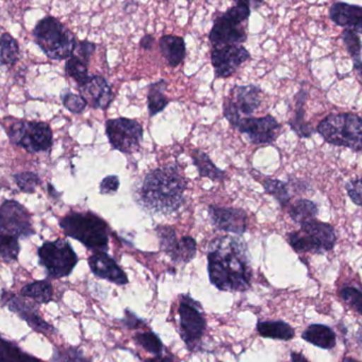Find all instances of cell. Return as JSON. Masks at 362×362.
<instances>
[{
    "mask_svg": "<svg viewBox=\"0 0 362 362\" xmlns=\"http://www.w3.org/2000/svg\"><path fill=\"white\" fill-rule=\"evenodd\" d=\"M0 362H42L23 352L14 342L0 336Z\"/></svg>",
    "mask_w": 362,
    "mask_h": 362,
    "instance_id": "cell-29",
    "label": "cell"
},
{
    "mask_svg": "<svg viewBox=\"0 0 362 362\" xmlns=\"http://www.w3.org/2000/svg\"><path fill=\"white\" fill-rule=\"evenodd\" d=\"M89 267L98 278L103 279L115 284H129V278L125 272L119 267L114 259L106 252H97L88 259Z\"/></svg>",
    "mask_w": 362,
    "mask_h": 362,
    "instance_id": "cell-20",
    "label": "cell"
},
{
    "mask_svg": "<svg viewBox=\"0 0 362 362\" xmlns=\"http://www.w3.org/2000/svg\"><path fill=\"white\" fill-rule=\"evenodd\" d=\"M257 331L263 338L274 340H288L295 337V329L285 321H259Z\"/></svg>",
    "mask_w": 362,
    "mask_h": 362,
    "instance_id": "cell-24",
    "label": "cell"
},
{
    "mask_svg": "<svg viewBox=\"0 0 362 362\" xmlns=\"http://www.w3.org/2000/svg\"><path fill=\"white\" fill-rule=\"evenodd\" d=\"M264 187L266 193L274 196L281 206H285L291 202V194H289L287 185L283 181L276 180H267L264 181Z\"/></svg>",
    "mask_w": 362,
    "mask_h": 362,
    "instance_id": "cell-36",
    "label": "cell"
},
{
    "mask_svg": "<svg viewBox=\"0 0 362 362\" xmlns=\"http://www.w3.org/2000/svg\"><path fill=\"white\" fill-rule=\"evenodd\" d=\"M246 243L240 236L223 235L209 245L208 272L211 284L221 291L250 288L252 268Z\"/></svg>",
    "mask_w": 362,
    "mask_h": 362,
    "instance_id": "cell-1",
    "label": "cell"
},
{
    "mask_svg": "<svg viewBox=\"0 0 362 362\" xmlns=\"http://www.w3.org/2000/svg\"><path fill=\"white\" fill-rule=\"evenodd\" d=\"M81 95L87 102V105L99 110H106L114 100L112 87L101 76H89L84 84L78 86Z\"/></svg>",
    "mask_w": 362,
    "mask_h": 362,
    "instance_id": "cell-19",
    "label": "cell"
},
{
    "mask_svg": "<svg viewBox=\"0 0 362 362\" xmlns=\"http://www.w3.org/2000/svg\"><path fill=\"white\" fill-rule=\"evenodd\" d=\"M38 257L40 265L52 279L69 276L78 262V255L69 243L64 240L42 244L38 249Z\"/></svg>",
    "mask_w": 362,
    "mask_h": 362,
    "instance_id": "cell-9",
    "label": "cell"
},
{
    "mask_svg": "<svg viewBox=\"0 0 362 362\" xmlns=\"http://www.w3.org/2000/svg\"><path fill=\"white\" fill-rule=\"evenodd\" d=\"M264 1H265V0H251V2H252V6L255 8H259V6L264 4Z\"/></svg>",
    "mask_w": 362,
    "mask_h": 362,
    "instance_id": "cell-50",
    "label": "cell"
},
{
    "mask_svg": "<svg viewBox=\"0 0 362 362\" xmlns=\"http://www.w3.org/2000/svg\"><path fill=\"white\" fill-rule=\"evenodd\" d=\"M119 187H120V180L118 176H107L100 183V192L101 194H114L118 191Z\"/></svg>",
    "mask_w": 362,
    "mask_h": 362,
    "instance_id": "cell-42",
    "label": "cell"
},
{
    "mask_svg": "<svg viewBox=\"0 0 362 362\" xmlns=\"http://www.w3.org/2000/svg\"><path fill=\"white\" fill-rule=\"evenodd\" d=\"M329 18L336 25L362 34V6L346 2H336L329 8Z\"/></svg>",
    "mask_w": 362,
    "mask_h": 362,
    "instance_id": "cell-21",
    "label": "cell"
},
{
    "mask_svg": "<svg viewBox=\"0 0 362 362\" xmlns=\"http://www.w3.org/2000/svg\"><path fill=\"white\" fill-rule=\"evenodd\" d=\"M291 362H310L300 353L291 352Z\"/></svg>",
    "mask_w": 362,
    "mask_h": 362,
    "instance_id": "cell-47",
    "label": "cell"
},
{
    "mask_svg": "<svg viewBox=\"0 0 362 362\" xmlns=\"http://www.w3.org/2000/svg\"><path fill=\"white\" fill-rule=\"evenodd\" d=\"M236 6H250L251 0H234Z\"/></svg>",
    "mask_w": 362,
    "mask_h": 362,
    "instance_id": "cell-49",
    "label": "cell"
},
{
    "mask_svg": "<svg viewBox=\"0 0 362 362\" xmlns=\"http://www.w3.org/2000/svg\"><path fill=\"white\" fill-rule=\"evenodd\" d=\"M337 242L335 229L329 223L314 218L301 223L299 231L288 234V243L297 252L323 253Z\"/></svg>",
    "mask_w": 362,
    "mask_h": 362,
    "instance_id": "cell-6",
    "label": "cell"
},
{
    "mask_svg": "<svg viewBox=\"0 0 362 362\" xmlns=\"http://www.w3.org/2000/svg\"><path fill=\"white\" fill-rule=\"evenodd\" d=\"M358 342L359 344H361L362 348V327L361 329V331L358 332Z\"/></svg>",
    "mask_w": 362,
    "mask_h": 362,
    "instance_id": "cell-52",
    "label": "cell"
},
{
    "mask_svg": "<svg viewBox=\"0 0 362 362\" xmlns=\"http://www.w3.org/2000/svg\"><path fill=\"white\" fill-rule=\"evenodd\" d=\"M235 129L248 137L251 144L261 146L274 142L280 134L281 125L272 116L262 118H243L235 125Z\"/></svg>",
    "mask_w": 362,
    "mask_h": 362,
    "instance_id": "cell-17",
    "label": "cell"
},
{
    "mask_svg": "<svg viewBox=\"0 0 362 362\" xmlns=\"http://www.w3.org/2000/svg\"><path fill=\"white\" fill-rule=\"evenodd\" d=\"M146 362H174V361L172 357L158 355V356H155L154 358L148 359Z\"/></svg>",
    "mask_w": 362,
    "mask_h": 362,
    "instance_id": "cell-46",
    "label": "cell"
},
{
    "mask_svg": "<svg viewBox=\"0 0 362 362\" xmlns=\"http://www.w3.org/2000/svg\"><path fill=\"white\" fill-rule=\"evenodd\" d=\"M250 59V53L240 45L214 48L211 53V62L214 67L215 76L226 78L238 71V68Z\"/></svg>",
    "mask_w": 362,
    "mask_h": 362,
    "instance_id": "cell-15",
    "label": "cell"
},
{
    "mask_svg": "<svg viewBox=\"0 0 362 362\" xmlns=\"http://www.w3.org/2000/svg\"><path fill=\"white\" fill-rule=\"evenodd\" d=\"M21 295L33 300L36 304H48L53 299V287L49 281H35L23 286Z\"/></svg>",
    "mask_w": 362,
    "mask_h": 362,
    "instance_id": "cell-25",
    "label": "cell"
},
{
    "mask_svg": "<svg viewBox=\"0 0 362 362\" xmlns=\"http://www.w3.org/2000/svg\"><path fill=\"white\" fill-rule=\"evenodd\" d=\"M123 325L125 327H129V329H138V327H141L142 320L141 319L138 318L133 312H129V310H125V317L122 320Z\"/></svg>",
    "mask_w": 362,
    "mask_h": 362,
    "instance_id": "cell-44",
    "label": "cell"
},
{
    "mask_svg": "<svg viewBox=\"0 0 362 362\" xmlns=\"http://www.w3.org/2000/svg\"><path fill=\"white\" fill-rule=\"evenodd\" d=\"M136 344H139L142 349L151 354L158 356L163 355V344L158 335L153 332H146V333H139L135 336Z\"/></svg>",
    "mask_w": 362,
    "mask_h": 362,
    "instance_id": "cell-35",
    "label": "cell"
},
{
    "mask_svg": "<svg viewBox=\"0 0 362 362\" xmlns=\"http://www.w3.org/2000/svg\"><path fill=\"white\" fill-rule=\"evenodd\" d=\"M19 45L17 40L8 33H4L0 36V63L2 65L12 67L18 62Z\"/></svg>",
    "mask_w": 362,
    "mask_h": 362,
    "instance_id": "cell-30",
    "label": "cell"
},
{
    "mask_svg": "<svg viewBox=\"0 0 362 362\" xmlns=\"http://www.w3.org/2000/svg\"><path fill=\"white\" fill-rule=\"evenodd\" d=\"M6 134L11 144L21 146L31 154L46 152L53 144V134L50 127L37 121L14 120L10 123Z\"/></svg>",
    "mask_w": 362,
    "mask_h": 362,
    "instance_id": "cell-8",
    "label": "cell"
},
{
    "mask_svg": "<svg viewBox=\"0 0 362 362\" xmlns=\"http://www.w3.org/2000/svg\"><path fill=\"white\" fill-rule=\"evenodd\" d=\"M180 335L187 349L195 351L206 332V322L200 304L189 296H180Z\"/></svg>",
    "mask_w": 362,
    "mask_h": 362,
    "instance_id": "cell-10",
    "label": "cell"
},
{
    "mask_svg": "<svg viewBox=\"0 0 362 362\" xmlns=\"http://www.w3.org/2000/svg\"><path fill=\"white\" fill-rule=\"evenodd\" d=\"M327 144L362 151V118L354 114H332L317 127Z\"/></svg>",
    "mask_w": 362,
    "mask_h": 362,
    "instance_id": "cell-5",
    "label": "cell"
},
{
    "mask_svg": "<svg viewBox=\"0 0 362 362\" xmlns=\"http://www.w3.org/2000/svg\"><path fill=\"white\" fill-rule=\"evenodd\" d=\"M0 233L17 238L33 235L29 211L18 202L6 200L0 206Z\"/></svg>",
    "mask_w": 362,
    "mask_h": 362,
    "instance_id": "cell-13",
    "label": "cell"
},
{
    "mask_svg": "<svg viewBox=\"0 0 362 362\" xmlns=\"http://www.w3.org/2000/svg\"><path fill=\"white\" fill-rule=\"evenodd\" d=\"M302 338L308 344L322 349L331 350L336 346V335L331 327L323 325H312L303 332Z\"/></svg>",
    "mask_w": 362,
    "mask_h": 362,
    "instance_id": "cell-23",
    "label": "cell"
},
{
    "mask_svg": "<svg viewBox=\"0 0 362 362\" xmlns=\"http://www.w3.org/2000/svg\"><path fill=\"white\" fill-rule=\"evenodd\" d=\"M250 13L249 6H235L217 16L209 34L211 44L218 48L246 42L247 34L240 25L249 18Z\"/></svg>",
    "mask_w": 362,
    "mask_h": 362,
    "instance_id": "cell-7",
    "label": "cell"
},
{
    "mask_svg": "<svg viewBox=\"0 0 362 362\" xmlns=\"http://www.w3.org/2000/svg\"><path fill=\"white\" fill-rule=\"evenodd\" d=\"M262 90L255 85L234 86L223 103V115L232 127L240 120V115L250 116L261 105Z\"/></svg>",
    "mask_w": 362,
    "mask_h": 362,
    "instance_id": "cell-12",
    "label": "cell"
},
{
    "mask_svg": "<svg viewBox=\"0 0 362 362\" xmlns=\"http://www.w3.org/2000/svg\"><path fill=\"white\" fill-rule=\"evenodd\" d=\"M342 299L357 313L362 315V293L354 287H344L340 291Z\"/></svg>",
    "mask_w": 362,
    "mask_h": 362,
    "instance_id": "cell-38",
    "label": "cell"
},
{
    "mask_svg": "<svg viewBox=\"0 0 362 362\" xmlns=\"http://www.w3.org/2000/svg\"><path fill=\"white\" fill-rule=\"evenodd\" d=\"M0 304L2 306H8L11 312L18 315L19 318L23 319L33 331L45 335L57 333V329L40 316L37 308L34 304L25 301L23 296L18 297L11 291L4 289L0 295Z\"/></svg>",
    "mask_w": 362,
    "mask_h": 362,
    "instance_id": "cell-14",
    "label": "cell"
},
{
    "mask_svg": "<svg viewBox=\"0 0 362 362\" xmlns=\"http://www.w3.org/2000/svg\"><path fill=\"white\" fill-rule=\"evenodd\" d=\"M65 70L66 74L78 83V86L84 84L89 78L88 63L83 61L82 59L76 57V55L72 54L71 57L67 59Z\"/></svg>",
    "mask_w": 362,
    "mask_h": 362,
    "instance_id": "cell-33",
    "label": "cell"
},
{
    "mask_svg": "<svg viewBox=\"0 0 362 362\" xmlns=\"http://www.w3.org/2000/svg\"><path fill=\"white\" fill-rule=\"evenodd\" d=\"M159 49L161 54L167 59L168 64L171 67H177L181 62L185 59V40L177 35H163L159 40Z\"/></svg>",
    "mask_w": 362,
    "mask_h": 362,
    "instance_id": "cell-22",
    "label": "cell"
},
{
    "mask_svg": "<svg viewBox=\"0 0 362 362\" xmlns=\"http://www.w3.org/2000/svg\"><path fill=\"white\" fill-rule=\"evenodd\" d=\"M306 98H308V93L306 91L301 90L298 93L295 116L289 122L291 129L302 138L310 137L313 134L312 125L310 123H306L305 120H304V116H305L304 104H305Z\"/></svg>",
    "mask_w": 362,
    "mask_h": 362,
    "instance_id": "cell-27",
    "label": "cell"
},
{
    "mask_svg": "<svg viewBox=\"0 0 362 362\" xmlns=\"http://www.w3.org/2000/svg\"><path fill=\"white\" fill-rule=\"evenodd\" d=\"M318 206L312 200L299 199L289 209V215L295 223H301L316 218Z\"/></svg>",
    "mask_w": 362,
    "mask_h": 362,
    "instance_id": "cell-31",
    "label": "cell"
},
{
    "mask_svg": "<svg viewBox=\"0 0 362 362\" xmlns=\"http://www.w3.org/2000/svg\"><path fill=\"white\" fill-rule=\"evenodd\" d=\"M160 247L163 251L170 255L175 263L187 264L195 257L196 242L189 236H183L178 240L175 230L167 226L157 227Z\"/></svg>",
    "mask_w": 362,
    "mask_h": 362,
    "instance_id": "cell-16",
    "label": "cell"
},
{
    "mask_svg": "<svg viewBox=\"0 0 362 362\" xmlns=\"http://www.w3.org/2000/svg\"><path fill=\"white\" fill-rule=\"evenodd\" d=\"M95 48H97V46H95V44H93V42L83 40V42L76 44L74 54L80 57V59H82L83 61L86 62V63H89V59H90L91 55L95 53Z\"/></svg>",
    "mask_w": 362,
    "mask_h": 362,
    "instance_id": "cell-40",
    "label": "cell"
},
{
    "mask_svg": "<svg viewBox=\"0 0 362 362\" xmlns=\"http://www.w3.org/2000/svg\"><path fill=\"white\" fill-rule=\"evenodd\" d=\"M63 103L64 106L72 114H82L87 106V102L85 101L82 95H74L71 93H67L63 95Z\"/></svg>",
    "mask_w": 362,
    "mask_h": 362,
    "instance_id": "cell-39",
    "label": "cell"
},
{
    "mask_svg": "<svg viewBox=\"0 0 362 362\" xmlns=\"http://www.w3.org/2000/svg\"><path fill=\"white\" fill-rule=\"evenodd\" d=\"M21 252L18 238L0 233V257L6 263H12L18 259Z\"/></svg>",
    "mask_w": 362,
    "mask_h": 362,
    "instance_id": "cell-34",
    "label": "cell"
},
{
    "mask_svg": "<svg viewBox=\"0 0 362 362\" xmlns=\"http://www.w3.org/2000/svg\"><path fill=\"white\" fill-rule=\"evenodd\" d=\"M155 44V38L154 36L151 35V34H146L144 37L140 40V47L142 49H146V50H151L154 46Z\"/></svg>",
    "mask_w": 362,
    "mask_h": 362,
    "instance_id": "cell-45",
    "label": "cell"
},
{
    "mask_svg": "<svg viewBox=\"0 0 362 362\" xmlns=\"http://www.w3.org/2000/svg\"><path fill=\"white\" fill-rule=\"evenodd\" d=\"M209 216L218 230L232 233L244 234L248 227V216L242 209L209 206Z\"/></svg>",
    "mask_w": 362,
    "mask_h": 362,
    "instance_id": "cell-18",
    "label": "cell"
},
{
    "mask_svg": "<svg viewBox=\"0 0 362 362\" xmlns=\"http://www.w3.org/2000/svg\"><path fill=\"white\" fill-rule=\"evenodd\" d=\"M346 191L353 202L362 206V185L359 180H351L346 183Z\"/></svg>",
    "mask_w": 362,
    "mask_h": 362,
    "instance_id": "cell-43",
    "label": "cell"
},
{
    "mask_svg": "<svg viewBox=\"0 0 362 362\" xmlns=\"http://www.w3.org/2000/svg\"><path fill=\"white\" fill-rule=\"evenodd\" d=\"M48 189H49V195H50L51 197H57V196L59 195V194L57 193V191H55V189H54V187H53V185H50V183H49V185H48Z\"/></svg>",
    "mask_w": 362,
    "mask_h": 362,
    "instance_id": "cell-48",
    "label": "cell"
},
{
    "mask_svg": "<svg viewBox=\"0 0 362 362\" xmlns=\"http://www.w3.org/2000/svg\"><path fill=\"white\" fill-rule=\"evenodd\" d=\"M342 362H361L358 361H356V359L351 358V357H346V358L342 361Z\"/></svg>",
    "mask_w": 362,
    "mask_h": 362,
    "instance_id": "cell-51",
    "label": "cell"
},
{
    "mask_svg": "<svg viewBox=\"0 0 362 362\" xmlns=\"http://www.w3.org/2000/svg\"><path fill=\"white\" fill-rule=\"evenodd\" d=\"M342 40H344V46L346 50L350 53L353 62H354V68L361 76H362V59L361 50L362 44L361 37L356 32L350 29H346L342 33Z\"/></svg>",
    "mask_w": 362,
    "mask_h": 362,
    "instance_id": "cell-32",
    "label": "cell"
},
{
    "mask_svg": "<svg viewBox=\"0 0 362 362\" xmlns=\"http://www.w3.org/2000/svg\"><path fill=\"white\" fill-rule=\"evenodd\" d=\"M54 358H57V362H89L82 356L78 350H74V349H69L64 353H55Z\"/></svg>",
    "mask_w": 362,
    "mask_h": 362,
    "instance_id": "cell-41",
    "label": "cell"
},
{
    "mask_svg": "<svg viewBox=\"0 0 362 362\" xmlns=\"http://www.w3.org/2000/svg\"><path fill=\"white\" fill-rule=\"evenodd\" d=\"M218 362H221V361H218Z\"/></svg>",
    "mask_w": 362,
    "mask_h": 362,
    "instance_id": "cell-54",
    "label": "cell"
},
{
    "mask_svg": "<svg viewBox=\"0 0 362 362\" xmlns=\"http://www.w3.org/2000/svg\"><path fill=\"white\" fill-rule=\"evenodd\" d=\"M59 226L66 235L90 250L106 252L108 249L107 223L93 213H71L61 219Z\"/></svg>",
    "mask_w": 362,
    "mask_h": 362,
    "instance_id": "cell-4",
    "label": "cell"
},
{
    "mask_svg": "<svg viewBox=\"0 0 362 362\" xmlns=\"http://www.w3.org/2000/svg\"><path fill=\"white\" fill-rule=\"evenodd\" d=\"M187 187L185 178L174 165L160 168L148 173L136 193V200L151 213L171 214L185 202Z\"/></svg>",
    "mask_w": 362,
    "mask_h": 362,
    "instance_id": "cell-2",
    "label": "cell"
},
{
    "mask_svg": "<svg viewBox=\"0 0 362 362\" xmlns=\"http://www.w3.org/2000/svg\"><path fill=\"white\" fill-rule=\"evenodd\" d=\"M17 187L25 193H34L36 187L42 183L40 176L33 172H21L14 175Z\"/></svg>",
    "mask_w": 362,
    "mask_h": 362,
    "instance_id": "cell-37",
    "label": "cell"
},
{
    "mask_svg": "<svg viewBox=\"0 0 362 362\" xmlns=\"http://www.w3.org/2000/svg\"><path fill=\"white\" fill-rule=\"evenodd\" d=\"M193 163L198 169L200 177H206L213 181H223L226 177V172L215 167L214 163L209 158L206 153L199 150L193 152Z\"/></svg>",
    "mask_w": 362,
    "mask_h": 362,
    "instance_id": "cell-26",
    "label": "cell"
},
{
    "mask_svg": "<svg viewBox=\"0 0 362 362\" xmlns=\"http://www.w3.org/2000/svg\"><path fill=\"white\" fill-rule=\"evenodd\" d=\"M106 135L114 150L133 154L141 146L144 129L139 122L131 119H112L106 122Z\"/></svg>",
    "mask_w": 362,
    "mask_h": 362,
    "instance_id": "cell-11",
    "label": "cell"
},
{
    "mask_svg": "<svg viewBox=\"0 0 362 362\" xmlns=\"http://www.w3.org/2000/svg\"><path fill=\"white\" fill-rule=\"evenodd\" d=\"M167 86V81L160 80L158 82L153 83L148 87V105L151 117L163 112L169 104V100L165 95Z\"/></svg>",
    "mask_w": 362,
    "mask_h": 362,
    "instance_id": "cell-28",
    "label": "cell"
},
{
    "mask_svg": "<svg viewBox=\"0 0 362 362\" xmlns=\"http://www.w3.org/2000/svg\"><path fill=\"white\" fill-rule=\"evenodd\" d=\"M33 37L42 52L54 61L69 59L78 44L74 34L52 16H46L36 23Z\"/></svg>",
    "mask_w": 362,
    "mask_h": 362,
    "instance_id": "cell-3",
    "label": "cell"
},
{
    "mask_svg": "<svg viewBox=\"0 0 362 362\" xmlns=\"http://www.w3.org/2000/svg\"><path fill=\"white\" fill-rule=\"evenodd\" d=\"M359 182H361V185H362V177L359 180Z\"/></svg>",
    "mask_w": 362,
    "mask_h": 362,
    "instance_id": "cell-53",
    "label": "cell"
}]
</instances>
